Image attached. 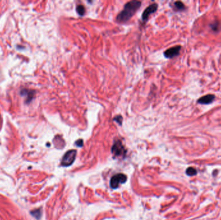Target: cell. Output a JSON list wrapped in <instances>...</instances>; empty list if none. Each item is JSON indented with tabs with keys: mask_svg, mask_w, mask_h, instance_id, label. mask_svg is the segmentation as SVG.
<instances>
[{
	"mask_svg": "<svg viewBox=\"0 0 221 220\" xmlns=\"http://www.w3.org/2000/svg\"><path fill=\"white\" fill-rule=\"evenodd\" d=\"M181 49L180 46H176L171 47V48L168 49L164 52V56L167 58H173L175 56H177L180 54Z\"/></svg>",
	"mask_w": 221,
	"mask_h": 220,
	"instance_id": "5b68a950",
	"label": "cell"
},
{
	"mask_svg": "<svg viewBox=\"0 0 221 220\" xmlns=\"http://www.w3.org/2000/svg\"><path fill=\"white\" fill-rule=\"evenodd\" d=\"M83 141L82 139H78L76 141V145L78 146V147H82L83 146Z\"/></svg>",
	"mask_w": 221,
	"mask_h": 220,
	"instance_id": "5bb4252c",
	"label": "cell"
},
{
	"mask_svg": "<svg viewBox=\"0 0 221 220\" xmlns=\"http://www.w3.org/2000/svg\"><path fill=\"white\" fill-rule=\"evenodd\" d=\"M215 99V96L213 94H208V95L201 97L198 102L201 104H210Z\"/></svg>",
	"mask_w": 221,
	"mask_h": 220,
	"instance_id": "ba28073f",
	"label": "cell"
},
{
	"mask_svg": "<svg viewBox=\"0 0 221 220\" xmlns=\"http://www.w3.org/2000/svg\"><path fill=\"white\" fill-rule=\"evenodd\" d=\"M126 180H127V177L124 174H118L115 175L110 179V187L113 188H116L120 183H124Z\"/></svg>",
	"mask_w": 221,
	"mask_h": 220,
	"instance_id": "277c9868",
	"label": "cell"
},
{
	"mask_svg": "<svg viewBox=\"0 0 221 220\" xmlns=\"http://www.w3.org/2000/svg\"><path fill=\"white\" fill-rule=\"evenodd\" d=\"M211 28H212V29L214 30L217 31V30H219V29H220V25L218 24V23H215V24L211 25Z\"/></svg>",
	"mask_w": 221,
	"mask_h": 220,
	"instance_id": "4fadbf2b",
	"label": "cell"
},
{
	"mask_svg": "<svg viewBox=\"0 0 221 220\" xmlns=\"http://www.w3.org/2000/svg\"><path fill=\"white\" fill-rule=\"evenodd\" d=\"M111 152L116 157H124L126 153L125 149L120 140H117L116 141H115L114 145L112 147Z\"/></svg>",
	"mask_w": 221,
	"mask_h": 220,
	"instance_id": "3957f363",
	"label": "cell"
},
{
	"mask_svg": "<svg viewBox=\"0 0 221 220\" xmlns=\"http://www.w3.org/2000/svg\"><path fill=\"white\" fill-rule=\"evenodd\" d=\"M21 94L22 96H26L27 98V102H29L32 101V99L34 98V95H35V92L32 90H27V89H23L21 91Z\"/></svg>",
	"mask_w": 221,
	"mask_h": 220,
	"instance_id": "52a82bcc",
	"label": "cell"
},
{
	"mask_svg": "<svg viewBox=\"0 0 221 220\" xmlns=\"http://www.w3.org/2000/svg\"><path fill=\"white\" fill-rule=\"evenodd\" d=\"M76 156V150H70L67 151L65 155L63 157L61 160V165L63 166L68 167L70 165H72L75 160V158Z\"/></svg>",
	"mask_w": 221,
	"mask_h": 220,
	"instance_id": "7a4b0ae2",
	"label": "cell"
},
{
	"mask_svg": "<svg viewBox=\"0 0 221 220\" xmlns=\"http://www.w3.org/2000/svg\"><path fill=\"white\" fill-rule=\"evenodd\" d=\"M114 120L116 121L118 124L121 125L122 123V120H123L122 116H120V115H118V116H116V117H115Z\"/></svg>",
	"mask_w": 221,
	"mask_h": 220,
	"instance_id": "7c38bea8",
	"label": "cell"
},
{
	"mask_svg": "<svg viewBox=\"0 0 221 220\" xmlns=\"http://www.w3.org/2000/svg\"><path fill=\"white\" fill-rule=\"evenodd\" d=\"M140 6L141 2L138 1H131L127 3L125 5L123 11L117 15L116 21L119 23H125L129 21Z\"/></svg>",
	"mask_w": 221,
	"mask_h": 220,
	"instance_id": "6da1fadb",
	"label": "cell"
},
{
	"mask_svg": "<svg viewBox=\"0 0 221 220\" xmlns=\"http://www.w3.org/2000/svg\"><path fill=\"white\" fill-rule=\"evenodd\" d=\"M174 7L175 9L177 11H183L185 9V6L184 5L180 2H177L174 3Z\"/></svg>",
	"mask_w": 221,
	"mask_h": 220,
	"instance_id": "9c48e42d",
	"label": "cell"
},
{
	"mask_svg": "<svg viewBox=\"0 0 221 220\" xmlns=\"http://www.w3.org/2000/svg\"><path fill=\"white\" fill-rule=\"evenodd\" d=\"M186 174L188 176H194L196 174V169H195L193 167H189L187 170H186Z\"/></svg>",
	"mask_w": 221,
	"mask_h": 220,
	"instance_id": "8fae6325",
	"label": "cell"
},
{
	"mask_svg": "<svg viewBox=\"0 0 221 220\" xmlns=\"http://www.w3.org/2000/svg\"><path fill=\"white\" fill-rule=\"evenodd\" d=\"M158 9V5L156 3H153L150 5L148 7H147L142 14V20L143 21H146L148 20L149 15L151 14L155 13Z\"/></svg>",
	"mask_w": 221,
	"mask_h": 220,
	"instance_id": "8992f818",
	"label": "cell"
},
{
	"mask_svg": "<svg viewBox=\"0 0 221 220\" xmlns=\"http://www.w3.org/2000/svg\"><path fill=\"white\" fill-rule=\"evenodd\" d=\"M76 12L77 13L81 15V16H82V15H84L85 14V7L82 5H79L76 7Z\"/></svg>",
	"mask_w": 221,
	"mask_h": 220,
	"instance_id": "30bf717a",
	"label": "cell"
}]
</instances>
